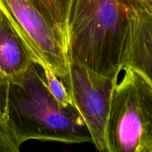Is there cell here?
<instances>
[{
	"instance_id": "cell-1",
	"label": "cell",
	"mask_w": 152,
	"mask_h": 152,
	"mask_svg": "<svg viewBox=\"0 0 152 152\" xmlns=\"http://www.w3.org/2000/svg\"><path fill=\"white\" fill-rule=\"evenodd\" d=\"M68 59L112 79L126 68L151 78L152 0H68Z\"/></svg>"
},
{
	"instance_id": "cell-8",
	"label": "cell",
	"mask_w": 152,
	"mask_h": 152,
	"mask_svg": "<svg viewBox=\"0 0 152 152\" xmlns=\"http://www.w3.org/2000/svg\"><path fill=\"white\" fill-rule=\"evenodd\" d=\"M43 72L46 84L53 97L63 106L73 105L71 96L60 79L58 78L48 68H43Z\"/></svg>"
},
{
	"instance_id": "cell-3",
	"label": "cell",
	"mask_w": 152,
	"mask_h": 152,
	"mask_svg": "<svg viewBox=\"0 0 152 152\" xmlns=\"http://www.w3.org/2000/svg\"><path fill=\"white\" fill-rule=\"evenodd\" d=\"M105 140L107 152H152V80L137 68L114 85Z\"/></svg>"
},
{
	"instance_id": "cell-4",
	"label": "cell",
	"mask_w": 152,
	"mask_h": 152,
	"mask_svg": "<svg viewBox=\"0 0 152 152\" xmlns=\"http://www.w3.org/2000/svg\"><path fill=\"white\" fill-rule=\"evenodd\" d=\"M0 5L42 68L61 79L68 71L67 39L31 0H0Z\"/></svg>"
},
{
	"instance_id": "cell-7",
	"label": "cell",
	"mask_w": 152,
	"mask_h": 152,
	"mask_svg": "<svg viewBox=\"0 0 152 152\" xmlns=\"http://www.w3.org/2000/svg\"><path fill=\"white\" fill-rule=\"evenodd\" d=\"M31 1L62 30L67 39L66 19L68 0H31Z\"/></svg>"
},
{
	"instance_id": "cell-9",
	"label": "cell",
	"mask_w": 152,
	"mask_h": 152,
	"mask_svg": "<svg viewBox=\"0 0 152 152\" xmlns=\"http://www.w3.org/2000/svg\"><path fill=\"white\" fill-rule=\"evenodd\" d=\"M20 146L15 142L7 126L0 100V152H18Z\"/></svg>"
},
{
	"instance_id": "cell-6",
	"label": "cell",
	"mask_w": 152,
	"mask_h": 152,
	"mask_svg": "<svg viewBox=\"0 0 152 152\" xmlns=\"http://www.w3.org/2000/svg\"><path fill=\"white\" fill-rule=\"evenodd\" d=\"M35 58L0 5V85L22 78Z\"/></svg>"
},
{
	"instance_id": "cell-2",
	"label": "cell",
	"mask_w": 152,
	"mask_h": 152,
	"mask_svg": "<svg viewBox=\"0 0 152 152\" xmlns=\"http://www.w3.org/2000/svg\"><path fill=\"white\" fill-rule=\"evenodd\" d=\"M7 126L21 146L31 140L66 144L92 142L84 121L73 105L65 107L48 88L43 68L33 62L17 81L0 85Z\"/></svg>"
},
{
	"instance_id": "cell-5",
	"label": "cell",
	"mask_w": 152,
	"mask_h": 152,
	"mask_svg": "<svg viewBox=\"0 0 152 152\" xmlns=\"http://www.w3.org/2000/svg\"><path fill=\"white\" fill-rule=\"evenodd\" d=\"M60 80L87 127L92 143L98 151L107 152V120L112 89L118 79L96 74L69 59L68 73Z\"/></svg>"
}]
</instances>
